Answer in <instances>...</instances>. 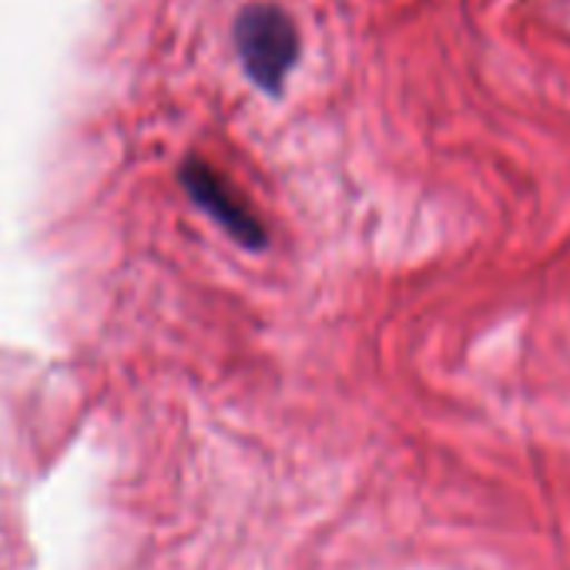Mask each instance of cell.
<instances>
[{
    "instance_id": "obj_1",
    "label": "cell",
    "mask_w": 570,
    "mask_h": 570,
    "mask_svg": "<svg viewBox=\"0 0 570 570\" xmlns=\"http://www.w3.org/2000/svg\"><path fill=\"white\" fill-rule=\"evenodd\" d=\"M235 48L252 85L268 95H278L299 58L296 21L278 4L258 0V4L242 8L235 18Z\"/></svg>"
},
{
    "instance_id": "obj_2",
    "label": "cell",
    "mask_w": 570,
    "mask_h": 570,
    "mask_svg": "<svg viewBox=\"0 0 570 570\" xmlns=\"http://www.w3.org/2000/svg\"><path fill=\"white\" fill-rule=\"evenodd\" d=\"M181 185H185L188 198L202 212H208L238 245L262 248L268 242V232H265L262 218L255 215V208L248 205V198H242L238 188L222 171H215L208 161L188 158L181 165Z\"/></svg>"
}]
</instances>
